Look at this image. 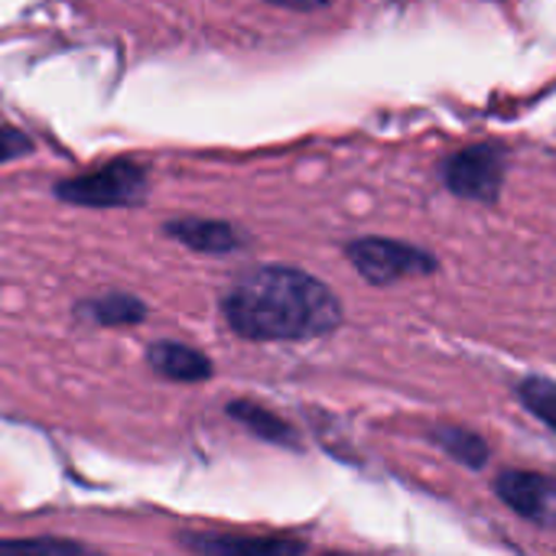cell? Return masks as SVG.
<instances>
[{"label":"cell","mask_w":556,"mask_h":556,"mask_svg":"<svg viewBox=\"0 0 556 556\" xmlns=\"http://www.w3.org/2000/svg\"><path fill=\"white\" fill-rule=\"evenodd\" d=\"M29 150H33V143H29L26 134H20L13 127H0V163H7L13 156H23Z\"/></svg>","instance_id":"cell-14"},{"label":"cell","mask_w":556,"mask_h":556,"mask_svg":"<svg viewBox=\"0 0 556 556\" xmlns=\"http://www.w3.org/2000/svg\"><path fill=\"white\" fill-rule=\"evenodd\" d=\"M228 414H231L238 424H244L254 437H261V440H267V443H277V446H296V433H293V427H290V424H283L277 414L264 410V407H261V404H254V401H235V404H228Z\"/></svg>","instance_id":"cell-9"},{"label":"cell","mask_w":556,"mask_h":556,"mask_svg":"<svg viewBox=\"0 0 556 556\" xmlns=\"http://www.w3.org/2000/svg\"><path fill=\"white\" fill-rule=\"evenodd\" d=\"M182 544L195 554H222V556H293L303 554L306 547L300 541L283 538H228V534H189Z\"/></svg>","instance_id":"cell-8"},{"label":"cell","mask_w":556,"mask_h":556,"mask_svg":"<svg viewBox=\"0 0 556 556\" xmlns=\"http://www.w3.org/2000/svg\"><path fill=\"white\" fill-rule=\"evenodd\" d=\"M147 365L166 378V381H182V384H195V381H208L212 378V362L182 342H153L147 349Z\"/></svg>","instance_id":"cell-7"},{"label":"cell","mask_w":556,"mask_h":556,"mask_svg":"<svg viewBox=\"0 0 556 556\" xmlns=\"http://www.w3.org/2000/svg\"><path fill=\"white\" fill-rule=\"evenodd\" d=\"M498 498L538 528L556 531V479L544 472L508 469L495 479Z\"/></svg>","instance_id":"cell-5"},{"label":"cell","mask_w":556,"mask_h":556,"mask_svg":"<svg viewBox=\"0 0 556 556\" xmlns=\"http://www.w3.org/2000/svg\"><path fill=\"white\" fill-rule=\"evenodd\" d=\"M443 182L463 199L495 202L505 182V156L495 143L459 150L443 163Z\"/></svg>","instance_id":"cell-4"},{"label":"cell","mask_w":556,"mask_h":556,"mask_svg":"<svg viewBox=\"0 0 556 556\" xmlns=\"http://www.w3.org/2000/svg\"><path fill=\"white\" fill-rule=\"evenodd\" d=\"M166 235L202 254H231L244 248V235L235 225L215 222V218H176V222H166Z\"/></svg>","instance_id":"cell-6"},{"label":"cell","mask_w":556,"mask_h":556,"mask_svg":"<svg viewBox=\"0 0 556 556\" xmlns=\"http://www.w3.org/2000/svg\"><path fill=\"white\" fill-rule=\"evenodd\" d=\"M518 394H521L525 407H528V410H531L538 420H544L551 430H556V384L554 381H547V378H528V381H521Z\"/></svg>","instance_id":"cell-12"},{"label":"cell","mask_w":556,"mask_h":556,"mask_svg":"<svg viewBox=\"0 0 556 556\" xmlns=\"http://www.w3.org/2000/svg\"><path fill=\"white\" fill-rule=\"evenodd\" d=\"M150 176L140 163L134 160H111L91 173L68 176L55 182V195L68 205L81 208H124V205H140L147 199Z\"/></svg>","instance_id":"cell-2"},{"label":"cell","mask_w":556,"mask_h":556,"mask_svg":"<svg viewBox=\"0 0 556 556\" xmlns=\"http://www.w3.org/2000/svg\"><path fill=\"white\" fill-rule=\"evenodd\" d=\"M267 3H274V7H287V10H303V13H309V10H319V7H326L329 0H267Z\"/></svg>","instance_id":"cell-15"},{"label":"cell","mask_w":556,"mask_h":556,"mask_svg":"<svg viewBox=\"0 0 556 556\" xmlns=\"http://www.w3.org/2000/svg\"><path fill=\"white\" fill-rule=\"evenodd\" d=\"M433 440H437L453 459H459V463L469 466V469H482V466L489 463V446H485V440L476 437V433H469V430H463V427H440V430L433 433Z\"/></svg>","instance_id":"cell-11"},{"label":"cell","mask_w":556,"mask_h":556,"mask_svg":"<svg viewBox=\"0 0 556 556\" xmlns=\"http://www.w3.org/2000/svg\"><path fill=\"white\" fill-rule=\"evenodd\" d=\"M222 316L235 336L251 342H306L342 323V303L306 270L267 264L225 290Z\"/></svg>","instance_id":"cell-1"},{"label":"cell","mask_w":556,"mask_h":556,"mask_svg":"<svg viewBox=\"0 0 556 556\" xmlns=\"http://www.w3.org/2000/svg\"><path fill=\"white\" fill-rule=\"evenodd\" d=\"M81 316H88L94 326H137L147 316V306L130 293H108L94 296L81 306Z\"/></svg>","instance_id":"cell-10"},{"label":"cell","mask_w":556,"mask_h":556,"mask_svg":"<svg viewBox=\"0 0 556 556\" xmlns=\"http://www.w3.org/2000/svg\"><path fill=\"white\" fill-rule=\"evenodd\" d=\"M0 554H85L81 544L75 541H0Z\"/></svg>","instance_id":"cell-13"},{"label":"cell","mask_w":556,"mask_h":556,"mask_svg":"<svg viewBox=\"0 0 556 556\" xmlns=\"http://www.w3.org/2000/svg\"><path fill=\"white\" fill-rule=\"evenodd\" d=\"M345 254L358 267V274L378 287L404 277H427L437 270V257L430 251L394 238H355L352 244H345Z\"/></svg>","instance_id":"cell-3"}]
</instances>
